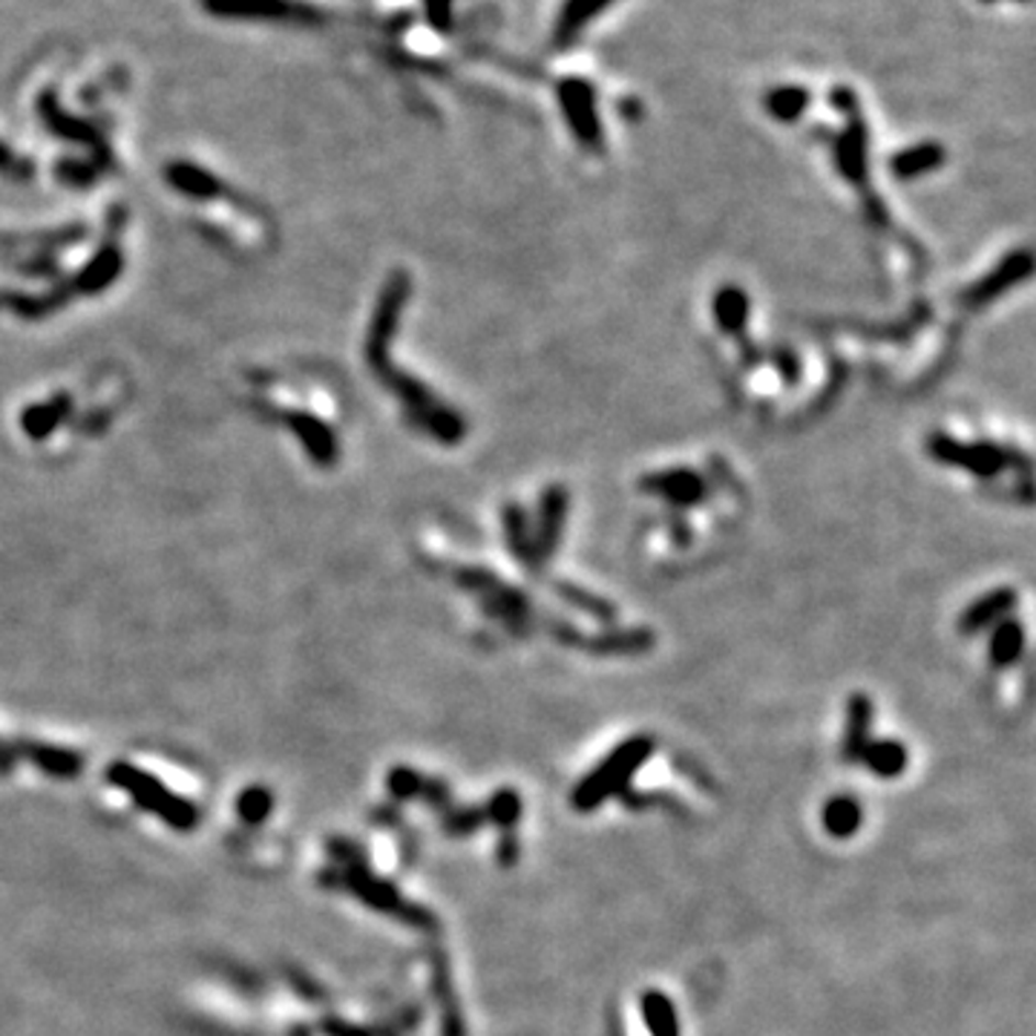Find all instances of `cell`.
I'll use <instances>...</instances> for the list:
<instances>
[{
  "label": "cell",
  "instance_id": "1",
  "mask_svg": "<svg viewBox=\"0 0 1036 1036\" xmlns=\"http://www.w3.org/2000/svg\"><path fill=\"white\" fill-rule=\"evenodd\" d=\"M250 412L294 435L309 464L328 469L341 461V401L320 369H265L248 378Z\"/></svg>",
  "mask_w": 1036,
  "mask_h": 1036
},
{
  "label": "cell",
  "instance_id": "2",
  "mask_svg": "<svg viewBox=\"0 0 1036 1036\" xmlns=\"http://www.w3.org/2000/svg\"><path fill=\"white\" fill-rule=\"evenodd\" d=\"M654 751H657V740H654L650 734H636L631 740L620 743V746H616L597 769H590L582 778V783L573 789V794H570L573 810L593 812L605 801L625 792L631 780H634V775L654 757Z\"/></svg>",
  "mask_w": 1036,
  "mask_h": 1036
},
{
  "label": "cell",
  "instance_id": "3",
  "mask_svg": "<svg viewBox=\"0 0 1036 1036\" xmlns=\"http://www.w3.org/2000/svg\"><path fill=\"white\" fill-rule=\"evenodd\" d=\"M204 9L216 18L236 21H288L300 26H320L325 15L300 0H202Z\"/></svg>",
  "mask_w": 1036,
  "mask_h": 1036
},
{
  "label": "cell",
  "instance_id": "4",
  "mask_svg": "<svg viewBox=\"0 0 1036 1036\" xmlns=\"http://www.w3.org/2000/svg\"><path fill=\"white\" fill-rule=\"evenodd\" d=\"M559 104L565 113V122L573 130L579 144L588 151L602 147V124L597 115V90L584 78H565L559 83Z\"/></svg>",
  "mask_w": 1036,
  "mask_h": 1036
},
{
  "label": "cell",
  "instance_id": "5",
  "mask_svg": "<svg viewBox=\"0 0 1036 1036\" xmlns=\"http://www.w3.org/2000/svg\"><path fill=\"white\" fill-rule=\"evenodd\" d=\"M931 453L947 464L968 467L976 476H996L999 469L1007 464V455L999 453L996 447H965V444H956V441L942 438V435L931 441Z\"/></svg>",
  "mask_w": 1036,
  "mask_h": 1036
},
{
  "label": "cell",
  "instance_id": "6",
  "mask_svg": "<svg viewBox=\"0 0 1036 1036\" xmlns=\"http://www.w3.org/2000/svg\"><path fill=\"white\" fill-rule=\"evenodd\" d=\"M613 0H565L559 18H556V30H553V46L556 49H568L579 41L590 21L602 15Z\"/></svg>",
  "mask_w": 1036,
  "mask_h": 1036
},
{
  "label": "cell",
  "instance_id": "7",
  "mask_svg": "<svg viewBox=\"0 0 1036 1036\" xmlns=\"http://www.w3.org/2000/svg\"><path fill=\"white\" fill-rule=\"evenodd\" d=\"M872 703L867 694H853L847 703V728H844V764H861L864 749L870 746Z\"/></svg>",
  "mask_w": 1036,
  "mask_h": 1036
},
{
  "label": "cell",
  "instance_id": "8",
  "mask_svg": "<svg viewBox=\"0 0 1036 1036\" xmlns=\"http://www.w3.org/2000/svg\"><path fill=\"white\" fill-rule=\"evenodd\" d=\"M821 824H824V833L833 835V838H853L864 824L861 801L853 798V794H835V798H829V801L824 803V810H821Z\"/></svg>",
  "mask_w": 1036,
  "mask_h": 1036
},
{
  "label": "cell",
  "instance_id": "9",
  "mask_svg": "<svg viewBox=\"0 0 1036 1036\" xmlns=\"http://www.w3.org/2000/svg\"><path fill=\"white\" fill-rule=\"evenodd\" d=\"M942 161H945V147L936 142H922L907 147V151L895 153L893 159H890V170H893V176L910 182V179H918V176L942 167Z\"/></svg>",
  "mask_w": 1036,
  "mask_h": 1036
},
{
  "label": "cell",
  "instance_id": "10",
  "mask_svg": "<svg viewBox=\"0 0 1036 1036\" xmlns=\"http://www.w3.org/2000/svg\"><path fill=\"white\" fill-rule=\"evenodd\" d=\"M1016 597L1014 590H993L988 597H982L976 605H970L968 611L961 613V634H976V631L991 628L996 622H1002V616L1007 613V608L1014 605Z\"/></svg>",
  "mask_w": 1036,
  "mask_h": 1036
},
{
  "label": "cell",
  "instance_id": "11",
  "mask_svg": "<svg viewBox=\"0 0 1036 1036\" xmlns=\"http://www.w3.org/2000/svg\"><path fill=\"white\" fill-rule=\"evenodd\" d=\"M650 492H659V495H666L668 501H677V504H694V501L703 499V478H697L694 472L689 469H671V472H659V476L648 478L645 481Z\"/></svg>",
  "mask_w": 1036,
  "mask_h": 1036
},
{
  "label": "cell",
  "instance_id": "12",
  "mask_svg": "<svg viewBox=\"0 0 1036 1036\" xmlns=\"http://www.w3.org/2000/svg\"><path fill=\"white\" fill-rule=\"evenodd\" d=\"M907 760H910L907 746L899 740H870V746H867L861 755V764L867 766L872 775H878V778H884V780L904 775Z\"/></svg>",
  "mask_w": 1036,
  "mask_h": 1036
},
{
  "label": "cell",
  "instance_id": "13",
  "mask_svg": "<svg viewBox=\"0 0 1036 1036\" xmlns=\"http://www.w3.org/2000/svg\"><path fill=\"white\" fill-rule=\"evenodd\" d=\"M639 1014L650 1036H680V1016L671 999L662 991H645L639 996Z\"/></svg>",
  "mask_w": 1036,
  "mask_h": 1036
},
{
  "label": "cell",
  "instance_id": "14",
  "mask_svg": "<svg viewBox=\"0 0 1036 1036\" xmlns=\"http://www.w3.org/2000/svg\"><path fill=\"white\" fill-rule=\"evenodd\" d=\"M1028 274H1031V257H1028V254H1025V250H1022V254H1016V257L1007 259V263L1002 265V268H999L996 274H993L991 280L979 282V286H976L973 291H970V303H988L991 297H996L999 291H1005V288H1011V286H1014V282L1025 280Z\"/></svg>",
  "mask_w": 1036,
  "mask_h": 1036
},
{
  "label": "cell",
  "instance_id": "15",
  "mask_svg": "<svg viewBox=\"0 0 1036 1036\" xmlns=\"http://www.w3.org/2000/svg\"><path fill=\"white\" fill-rule=\"evenodd\" d=\"M720 328L732 337H740L746 332V318H749V300L740 288H723L714 300Z\"/></svg>",
  "mask_w": 1036,
  "mask_h": 1036
},
{
  "label": "cell",
  "instance_id": "16",
  "mask_svg": "<svg viewBox=\"0 0 1036 1036\" xmlns=\"http://www.w3.org/2000/svg\"><path fill=\"white\" fill-rule=\"evenodd\" d=\"M1022 650H1025V631H1022L1020 622L1014 620H1002L996 622V631L991 636V659L993 666L1005 668L1011 662L1022 657Z\"/></svg>",
  "mask_w": 1036,
  "mask_h": 1036
},
{
  "label": "cell",
  "instance_id": "17",
  "mask_svg": "<svg viewBox=\"0 0 1036 1036\" xmlns=\"http://www.w3.org/2000/svg\"><path fill=\"white\" fill-rule=\"evenodd\" d=\"M806 107H810V90L803 87H775L766 96V110L778 122H798Z\"/></svg>",
  "mask_w": 1036,
  "mask_h": 1036
},
{
  "label": "cell",
  "instance_id": "18",
  "mask_svg": "<svg viewBox=\"0 0 1036 1036\" xmlns=\"http://www.w3.org/2000/svg\"><path fill=\"white\" fill-rule=\"evenodd\" d=\"M487 815L501 826V833H515V824L522 821V798L515 789H501L492 794Z\"/></svg>",
  "mask_w": 1036,
  "mask_h": 1036
},
{
  "label": "cell",
  "instance_id": "19",
  "mask_svg": "<svg viewBox=\"0 0 1036 1036\" xmlns=\"http://www.w3.org/2000/svg\"><path fill=\"white\" fill-rule=\"evenodd\" d=\"M565 510H568V499H565V492L561 490H550L545 495V508H542V545L550 550V545L556 547V538H559L561 530V519H565Z\"/></svg>",
  "mask_w": 1036,
  "mask_h": 1036
},
{
  "label": "cell",
  "instance_id": "20",
  "mask_svg": "<svg viewBox=\"0 0 1036 1036\" xmlns=\"http://www.w3.org/2000/svg\"><path fill=\"white\" fill-rule=\"evenodd\" d=\"M0 174L9 176V179H30L32 161L26 156H18L9 144L0 142Z\"/></svg>",
  "mask_w": 1036,
  "mask_h": 1036
},
{
  "label": "cell",
  "instance_id": "21",
  "mask_svg": "<svg viewBox=\"0 0 1036 1036\" xmlns=\"http://www.w3.org/2000/svg\"><path fill=\"white\" fill-rule=\"evenodd\" d=\"M426 18L438 32H449L453 26V0H424Z\"/></svg>",
  "mask_w": 1036,
  "mask_h": 1036
},
{
  "label": "cell",
  "instance_id": "22",
  "mask_svg": "<svg viewBox=\"0 0 1036 1036\" xmlns=\"http://www.w3.org/2000/svg\"><path fill=\"white\" fill-rule=\"evenodd\" d=\"M984 3H993V0H984Z\"/></svg>",
  "mask_w": 1036,
  "mask_h": 1036
}]
</instances>
